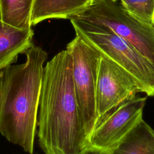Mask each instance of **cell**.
Returning a JSON list of instances; mask_svg holds the SVG:
<instances>
[{
	"instance_id": "obj_11",
	"label": "cell",
	"mask_w": 154,
	"mask_h": 154,
	"mask_svg": "<svg viewBox=\"0 0 154 154\" xmlns=\"http://www.w3.org/2000/svg\"><path fill=\"white\" fill-rule=\"evenodd\" d=\"M34 2V0H0V19L19 29H30Z\"/></svg>"
},
{
	"instance_id": "obj_5",
	"label": "cell",
	"mask_w": 154,
	"mask_h": 154,
	"mask_svg": "<svg viewBox=\"0 0 154 154\" xmlns=\"http://www.w3.org/2000/svg\"><path fill=\"white\" fill-rule=\"evenodd\" d=\"M66 50L72 57L74 90L88 138L97 121L96 88L101 54L76 34Z\"/></svg>"
},
{
	"instance_id": "obj_8",
	"label": "cell",
	"mask_w": 154,
	"mask_h": 154,
	"mask_svg": "<svg viewBox=\"0 0 154 154\" xmlns=\"http://www.w3.org/2000/svg\"><path fill=\"white\" fill-rule=\"evenodd\" d=\"M33 30L22 29L0 19V70L16 62L18 55L34 46Z\"/></svg>"
},
{
	"instance_id": "obj_13",
	"label": "cell",
	"mask_w": 154,
	"mask_h": 154,
	"mask_svg": "<svg viewBox=\"0 0 154 154\" xmlns=\"http://www.w3.org/2000/svg\"><path fill=\"white\" fill-rule=\"evenodd\" d=\"M80 154H111L110 151L92 146L86 147Z\"/></svg>"
},
{
	"instance_id": "obj_7",
	"label": "cell",
	"mask_w": 154,
	"mask_h": 154,
	"mask_svg": "<svg viewBox=\"0 0 154 154\" xmlns=\"http://www.w3.org/2000/svg\"><path fill=\"white\" fill-rule=\"evenodd\" d=\"M146 97L135 96L112 110L93 129L88 146L111 150L141 120Z\"/></svg>"
},
{
	"instance_id": "obj_3",
	"label": "cell",
	"mask_w": 154,
	"mask_h": 154,
	"mask_svg": "<svg viewBox=\"0 0 154 154\" xmlns=\"http://www.w3.org/2000/svg\"><path fill=\"white\" fill-rule=\"evenodd\" d=\"M76 34L129 73L141 93L154 96V64L126 41L105 26L69 17Z\"/></svg>"
},
{
	"instance_id": "obj_4",
	"label": "cell",
	"mask_w": 154,
	"mask_h": 154,
	"mask_svg": "<svg viewBox=\"0 0 154 154\" xmlns=\"http://www.w3.org/2000/svg\"><path fill=\"white\" fill-rule=\"evenodd\" d=\"M69 17L109 28L154 64V26L138 19L121 4L113 0H93Z\"/></svg>"
},
{
	"instance_id": "obj_6",
	"label": "cell",
	"mask_w": 154,
	"mask_h": 154,
	"mask_svg": "<svg viewBox=\"0 0 154 154\" xmlns=\"http://www.w3.org/2000/svg\"><path fill=\"white\" fill-rule=\"evenodd\" d=\"M138 93L141 91L135 79L112 60L101 54L96 88V126L112 110Z\"/></svg>"
},
{
	"instance_id": "obj_14",
	"label": "cell",
	"mask_w": 154,
	"mask_h": 154,
	"mask_svg": "<svg viewBox=\"0 0 154 154\" xmlns=\"http://www.w3.org/2000/svg\"><path fill=\"white\" fill-rule=\"evenodd\" d=\"M87 1H88V5H89V4H90V3H91V2H92L93 0H87Z\"/></svg>"
},
{
	"instance_id": "obj_9",
	"label": "cell",
	"mask_w": 154,
	"mask_h": 154,
	"mask_svg": "<svg viewBox=\"0 0 154 154\" xmlns=\"http://www.w3.org/2000/svg\"><path fill=\"white\" fill-rule=\"evenodd\" d=\"M88 5L87 0H34L31 25L48 19H67Z\"/></svg>"
},
{
	"instance_id": "obj_2",
	"label": "cell",
	"mask_w": 154,
	"mask_h": 154,
	"mask_svg": "<svg viewBox=\"0 0 154 154\" xmlns=\"http://www.w3.org/2000/svg\"><path fill=\"white\" fill-rule=\"evenodd\" d=\"M26 61L0 70V134L32 154L44 72L48 55L32 46Z\"/></svg>"
},
{
	"instance_id": "obj_12",
	"label": "cell",
	"mask_w": 154,
	"mask_h": 154,
	"mask_svg": "<svg viewBox=\"0 0 154 154\" xmlns=\"http://www.w3.org/2000/svg\"><path fill=\"white\" fill-rule=\"evenodd\" d=\"M121 5L146 23L154 26V0H120Z\"/></svg>"
},
{
	"instance_id": "obj_1",
	"label": "cell",
	"mask_w": 154,
	"mask_h": 154,
	"mask_svg": "<svg viewBox=\"0 0 154 154\" xmlns=\"http://www.w3.org/2000/svg\"><path fill=\"white\" fill-rule=\"evenodd\" d=\"M37 126L38 144L45 154H80L88 146L66 49L44 67Z\"/></svg>"
},
{
	"instance_id": "obj_15",
	"label": "cell",
	"mask_w": 154,
	"mask_h": 154,
	"mask_svg": "<svg viewBox=\"0 0 154 154\" xmlns=\"http://www.w3.org/2000/svg\"><path fill=\"white\" fill-rule=\"evenodd\" d=\"M113 1H115V2H116V1H118V0H113Z\"/></svg>"
},
{
	"instance_id": "obj_10",
	"label": "cell",
	"mask_w": 154,
	"mask_h": 154,
	"mask_svg": "<svg viewBox=\"0 0 154 154\" xmlns=\"http://www.w3.org/2000/svg\"><path fill=\"white\" fill-rule=\"evenodd\" d=\"M109 151L111 154H154V130L141 119Z\"/></svg>"
}]
</instances>
